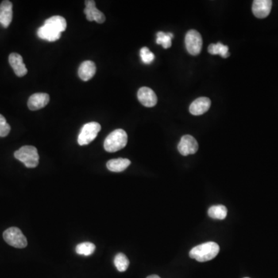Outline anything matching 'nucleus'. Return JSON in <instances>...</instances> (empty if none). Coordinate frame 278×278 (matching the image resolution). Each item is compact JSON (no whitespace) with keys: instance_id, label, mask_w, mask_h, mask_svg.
<instances>
[{"instance_id":"nucleus-22","label":"nucleus","mask_w":278,"mask_h":278,"mask_svg":"<svg viewBox=\"0 0 278 278\" xmlns=\"http://www.w3.org/2000/svg\"><path fill=\"white\" fill-rule=\"evenodd\" d=\"M114 265L117 271L120 272H125L128 269V266H129V260L126 255L122 253H117L114 257Z\"/></svg>"},{"instance_id":"nucleus-7","label":"nucleus","mask_w":278,"mask_h":278,"mask_svg":"<svg viewBox=\"0 0 278 278\" xmlns=\"http://www.w3.org/2000/svg\"><path fill=\"white\" fill-rule=\"evenodd\" d=\"M199 149V145L194 136L186 135L183 136L178 145V150L182 156L194 155Z\"/></svg>"},{"instance_id":"nucleus-9","label":"nucleus","mask_w":278,"mask_h":278,"mask_svg":"<svg viewBox=\"0 0 278 278\" xmlns=\"http://www.w3.org/2000/svg\"><path fill=\"white\" fill-rule=\"evenodd\" d=\"M138 99L141 105L147 108H152L157 104V96L152 89L143 87L138 91Z\"/></svg>"},{"instance_id":"nucleus-15","label":"nucleus","mask_w":278,"mask_h":278,"mask_svg":"<svg viewBox=\"0 0 278 278\" xmlns=\"http://www.w3.org/2000/svg\"><path fill=\"white\" fill-rule=\"evenodd\" d=\"M96 73V65L91 60H86L80 65L78 75L83 82H87L94 76Z\"/></svg>"},{"instance_id":"nucleus-14","label":"nucleus","mask_w":278,"mask_h":278,"mask_svg":"<svg viewBox=\"0 0 278 278\" xmlns=\"http://www.w3.org/2000/svg\"><path fill=\"white\" fill-rule=\"evenodd\" d=\"M9 62L17 76L22 78L28 74V69L24 64L21 55L17 53H12L9 56Z\"/></svg>"},{"instance_id":"nucleus-4","label":"nucleus","mask_w":278,"mask_h":278,"mask_svg":"<svg viewBox=\"0 0 278 278\" xmlns=\"http://www.w3.org/2000/svg\"><path fill=\"white\" fill-rule=\"evenodd\" d=\"M101 127L99 123L92 121L87 123L82 127V130L78 136V142L80 145H87L94 141L101 131Z\"/></svg>"},{"instance_id":"nucleus-16","label":"nucleus","mask_w":278,"mask_h":278,"mask_svg":"<svg viewBox=\"0 0 278 278\" xmlns=\"http://www.w3.org/2000/svg\"><path fill=\"white\" fill-rule=\"evenodd\" d=\"M37 36L42 40L54 42L60 38L61 33L53 29L49 26L44 25L37 30Z\"/></svg>"},{"instance_id":"nucleus-27","label":"nucleus","mask_w":278,"mask_h":278,"mask_svg":"<svg viewBox=\"0 0 278 278\" xmlns=\"http://www.w3.org/2000/svg\"></svg>"},{"instance_id":"nucleus-8","label":"nucleus","mask_w":278,"mask_h":278,"mask_svg":"<svg viewBox=\"0 0 278 278\" xmlns=\"http://www.w3.org/2000/svg\"><path fill=\"white\" fill-rule=\"evenodd\" d=\"M84 13L88 21H96L98 24H103L105 22V14L99 9L96 8L95 1L94 0H87L85 1Z\"/></svg>"},{"instance_id":"nucleus-21","label":"nucleus","mask_w":278,"mask_h":278,"mask_svg":"<svg viewBox=\"0 0 278 278\" xmlns=\"http://www.w3.org/2000/svg\"><path fill=\"white\" fill-rule=\"evenodd\" d=\"M156 36V44L163 46L164 49H168L172 46V39L174 37L172 33L159 32Z\"/></svg>"},{"instance_id":"nucleus-11","label":"nucleus","mask_w":278,"mask_h":278,"mask_svg":"<svg viewBox=\"0 0 278 278\" xmlns=\"http://www.w3.org/2000/svg\"><path fill=\"white\" fill-rule=\"evenodd\" d=\"M13 20V3L5 0L0 4V24L2 28H7Z\"/></svg>"},{"instance_id":"nucleus-10","label":"nucleus","mask_w":278,"mask_h":278,"mask_svg":"<svg viewBox=\"0 0 278 278\" xmlns=\"http://www.w3.org/2000/svg\"><path fill=\"white\" fill-rule=\"evenodd\" d=\"M272 8L271 0H255L252 6V11L256 18L264 19L269 16Z\"/></svg>"},{"instance_id":"nucleus-1","label":"nucleus","mask_w":278,"mask_h":278,"mask_svg":"<svg viewBox=\"0 0 278 278\" xmlns=\"http://www.w3.org/2000/svg\"><path fill=\"white\" fill-rule=\"evenodd\" d=\"M220 247L217 243L207 242L199 244L190 250V256L198 262L210 261L218 255Z\"/></svg>"},{"instance_id":"nucleus-18","label":"nucleus","mask_w":278,"mask_h":278,"mask_svg":"<svg viewBox=\"0 0 278 278\" xmlns=\"http://www.w3.org/2000/svg\"><path fill=\"white\" fill-rule=\"evenodd\" d=\"M44 25L49 26L53 29L61 33L67 28V21L60 16H54L51 18L47 19Z\"/></svg>"},{"instance_id":"nucleus-19","label":"nucleus","mask_w":278,"mask_h":278,"mask_svg":"<svg viewBox=\"0 0 278 278\" xmlns=\"http://www.w3.org/2000/svg\"><path fill=\"white\" fill-rule=\"evenodd\" d=\"M208 215L214 220L222 221L227 216V209L226 206H222V205L213 206L208 210Z\"/></svg>"},{"instance_id":"nucleus-6","label":"nucleus","mask_w":278,"mask_h":278,"mask_svg":"<svg viewBox=\"0 0 278 278\" xmlns=\"http://www.w3.org/2000/svg\"><path fill=\"white\" fill-rule=\"evenodd\" d=\"M185 44L189 54L193 56L199 55L202 47V39L200 33L195 29L188 31L185 38Z\"/></svg>"},{"instance_id":"nucleus-25","label":"nucleus","mask_w":278,"mask_h":278,"mask_svg":"<svg viewBox=\"0 0 278 278\" xmlns=\"http://www.w3.org/2000/svg\"><path fill=\"white\" fill-rule=\"evenodd\" d=\"M11 130L10 125L8 124L6 118L0 114V137H6Z\"/></svg>"},{"instance_id":"nucleus-23","label":"nucleus","mask_w":278,"mask_h":278,"mask_svg":"<svg viewBox=\"0 0 278 278\" xmlns=\"http://www.w3.org/2000/svg\"><path fill=\"white\" fill-rule=\"evenodd\" d=\"M95 249V245L92 243L84 242L77 246L76 252L78 254L88 256L94 253Z\"/></svg>"},{"instance_id":"nucleus-24","label":"nucleus","mask_w":278,"mask_h":278,"mask_svg":"<svg viewBox=\"0 0 278 278\" xmlns=\"http://www.w3.org/2000/svg\"><path fill=\"white\" fill-rule=\"evenodd\" d=\"M140 56H141V61L145 64H150L155 60V55L153 53L151 52L150 50L146 47L141 48L140 51Z\"/></svg>"},{"instance_id":"nucleus-3","label":"nucleus","mask_w":278,"mask_h":278,"mask_svg":"<svg viewBox=\"0 0 278 278\" xmlns=\"http://www.w3.org/2000/svg\"><path fill=\"white\" fill-rule=\"evenodd\" d=\"M14 157L24 163L28 168H36L39 164V154L37 149L32 145H25L16 151Z\"/></svg>"},{"instance_id":"nucleus-5","label":"nucleus","mask_w":278,"mask_h":278,"mask_svg":"<svg viewBox=\"0 0 278 278\" xmlns=\"http://www.w3.org/2000/svg\"><path fill=\"white\" fill-rule=\"evenodd\" d=\"M3 239L9 245L13 248L22 249L28 246V240L22 231L17 227H10L5 230Z\"/></svg>"},{"instance_id":"nucleus-26","label":"nucleus","mask_w":278,"mask_h":278,"mask_svg":"<svg viewBox=\"0 0 278 278\" xmlns=\"http://www.w3.org/2000/svg\"><path fill=\"white\" fill-rule=\"evenodd\" d=\"M146 278H161L160 277L158 276V275H150V276L147 277Z\"/></svg>"},{"instance_id":"nucleus-13","label":"nucleus","mask_w":278,"mask_h":278,"mask_svg":"<svg viewBox=\"0 0 278 278\" xmlns=\"http://www.w3.org/2000/svg\"><path fill=\"white\" fill-rule=\"evenodd\" d=\"M49 101V94L45 93H36L29 97L28 103V108L31 111L40 110L47 106Z\"/></svg>"},{"instance_id":"nucleus-12","label":"nucleus","mask_w":278,"mask_h":278,"mask_svg":"<svg viewBox=\"0 0 278 278\" xmlns=\"http://www.w3.org/2000/svg\"><path fill=\"white\" fill-rule=\"evenodd\" d=\"M211 106V101L206 97H201L192 102L190 112L194 115H202L209 111Z\"/></svg>"},{"instance_id":"nucleus-20","label":"nucleus","mask_w":278,"mask_h":278,"mask_svg":"<svg viewBox=\"0 0 278 278\" xmlns=\"http://www.w3.org/2000/svg\"><path fill=\"white\" fill-rule=\"evenodd\" d=\"M208 51L212 55H221L222 57L227 58L229 56V47L221 43L212 44L208 47Z\"/></svg>"},{"instance_id":"nucleus-2","label":"nucleus","mask_w":278,"mask_h":278,"mask_svg":"<svg viewBox=\"0 0 278 278\" xmlns=\"http://www.w3.org/2000/svg\"><path fill=\"white\" fill-rule=\"evenodd\" d=\"M128 135L123 129H116L105 139L104 148L108 152H115L126 146Z\"/></svg>"},{"instance_id":"nucleus-17","label":"nucleus","mask_w":278,"mask_h":278,"mask_svg":"<svg viewBox=\"0 0 278 278\" xmlns=\"http://www.w3.org/2000/svg\"><path fill=\"white\" fill-rule=\"evenodd\" d=\"M131 161L128 159H111L107 163V168L111 172H121L125 171L129 166Z\"/></svg>"}]
</instances>
